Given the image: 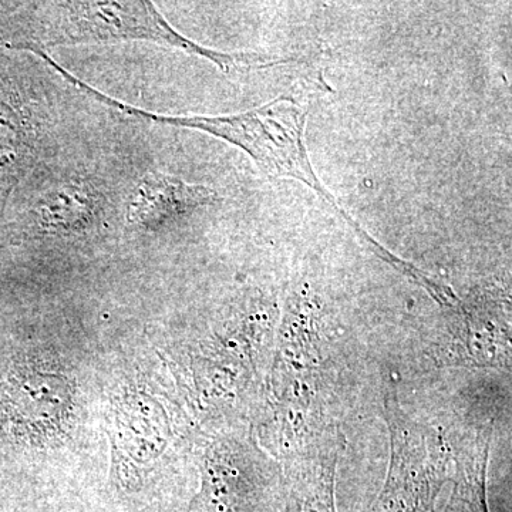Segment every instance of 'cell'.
<instances>
[{
	"label": "cell",
	"instance_id": "5b68a950",
	"mask_svg": "<svg viewBox=\"0 0 512 512\" xmlns=\"http://www.w3.org/2000/svg\"><path fill=\"white\" fill-rule=\"evenodd\" d=\"M116 450L120 460L144 467L161 456L167 443L164 410L144 394H128L116 409Z\"/></svg>",
	"mask_w": 512,
	"mask_h": 512
},
{
	"label": "cell",
	"instance_id": "ba28073f",
	"mask_svg": "<svg viewBox=\"0 0 512 512\" xmlns=\"http://www.w3.org/2000/svg\"><path fill=\"white\" fill-rule=\"evenodd\" d=\"M140 512H164L163 510H156V508H147V510H143Z\"/></svg>",
	"mask_w": 512,
	"mask_h": 512
},
{
	"label": "cell",
	"instance_id": "6da1fadb",
	"mask_svg": "<svg viewBox=\"0 0 512 512\" xmlns=\"http://www.w3.org/2000/svg\"><path fill=\"white\" fill-rule=\"evenodd\" d=\"M13 47L47 53L60 46L148 42L210 60L222 72L259 70L293 62L261 53H222L198 45L168 23L153 2H33L16 15Z\"/></svg>",
	"mask_w": 512,
	"mask_h": 512
},
{
	"label": "cell",
	"instance_id": "7a4b0ae2",
	"mask_svg": "<svg viewBox=\"0 0 512 512\" xmlns=\"http://www.w3.org/2000/svg\"><path fill=\"white\" fill-rule=\"evenodd\" d=\"M80 92L134 119L161 126L192 128L241 148L271 177L293 178L318 192L320 198L332 205L333 210L348 222L353 231L377 256L390 262L397 269L403 265V261L386 251L379 242L367 234L365 229L360 228V225L339 207L325 185L320 183L306 150V111L292 97H278L258 109L228 116H168L150 113L113 99L109 94L101 93L90 84H82Z\"/></svg>",
	"mask_w": 512,
	"mask_h": 512
},
{
	"label": "cell",
	"instance_id": "3957f363",
	"mask_svg": "<svg viewBox=\"0 0 512 512\" xmlns=\"http://www.w3.org/2000/svg\"><path fill=\"white\" fill-rule=\"evenodd\" d=\"M72 386L66 376L22 365L9 377L6 413L18 433L30 439L59 433L72 410Z\"/></svg>",
	"mask_w": 512,
	"mask_h": 512
},
{
	"label": "cell",
	"instance_id": "52a82bcc",
	"mask_svg": "<svg viewBox=\"0 0 512 512\" xmlns=\"http://www.w3.org/2000/svg\"><path fill=\"white\" fill-rule=\"evenodd\" d=\"M433 512H488L483 484L473 480L458 485L450 500Z\"/></svg>",
	"mask_w": 512,
	"mask_h": 512
},
{
	"label": "cell",
	"instance_id": "277c9868",
	"mask_svg": "<svg viewBox=\"0 0 512 512\" xmlns=\"http://www.w3.org/2000/svg\"><path fill=\"white\" fill-rule=\"evenodd\" d=\"M215 202H218V194L211 188L188 184L171 175L151 173L131 194L127 220L137 227L154 229L211 207Z\"/></svg>",
	"mask_w": 512,
	"mask_h": 512
},
{
	"label": "cell",
	"instance_id": "8992f818",
	"mask_svg": "<svg viewBox=\"0 0 512 512\" xmlns=\"http://www.w3.org/2000/svg\"><path fill=\"white\" fill-rule=\"evenodd\" d=\"M278 512H336L330 474L319 471L293 481Z\"/></svg>",
	"mask_w": 512,
	"mask_h": 512
}]
</instances>
